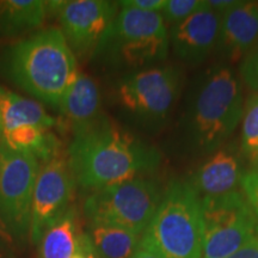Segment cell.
Segmentation results:
<instances>
[{
	"label": "cell",
	"mask_w": 258,
	"mask_h": 258,
	"mask_svg": "<svg viewBox=\"0 0 258 258\" xmlns=\"http://www.w3.org/2000/svg\"><path fill=\"white\" fill-rule=\"evenodd\" d=\"M67 163L74 183L96 191L152 172L160 153L128 132L99 120L73 135Z\"/></svg>",
	"instance_id": "cell-1"
},
{
	"label": "cell",
	"mask_w": 258,
	"mask_h": 258,
	"mask_svg": "<svg viewBox=\"0 0 258 258\" xmlns=\"http://www.w3.org/2000/svg\"><path fill=\"white\" fill-rule=\"evenodd\" d=\"M8 72L29 95L59 108L78 74L76 55L59 28L44 29L19 41L9 51Z\"/></svg>",
	"instance_id": "cell-2"
},
{
	"label": "cell",
	"mask_w": 258,
	"mask_h": 258,
	"mask_svg": "<svg viewBox=\"0 0 258 258\" xmlns=\"http://www.w3.org/2000/svg\"><path fill=\"white\" fill-rule=\"evenodd\" d=\"M243 90L233 71L217 64L199 80L186 116L192 146L202 153L218 150L243 117Z\"/></svg>",
	"instance_id": "cell-3"
},
{
	"label": "cell",
	"mask_w": 258,
	"mask_h": 258,
	"mask_svg": "<svg viewBox=\"0 0 258 258\" xmlns=\"http://www.w3.org/2000/svg\"><path fill=\"white\" fill-rule=\"evenodd\" d=\"M203 243L201 198L190 183H170L139 246L163 258H202Z\"/></svg>",
	"instance_id": "cell-4"
},
{
	"label": "cell",
	"mask_w": 258,
	"mask_h": 258,
	"mask_svg": "<svg viewBox=\"0 0 258 258\" xmlns=\"http://www.w3.org/2000/svg\"><path fill=\"white\" fill-rule=\"evenodd\" d=\"M170 37L160 12L121 8L93 56L124 69H140L166 59Z\"/></svg>",
	"instance_id": "cell-5"
},
{
	"label": "cell",
	"mask_w": 258,
	"mask_h": 258,
	"mask_svg": "<svg viewBox=\"0 0 258 258\" xmlns=\"http://www.w3.org/2000/svg\"><path fill=\"white\" fill-rule=\"evenodd\" d=\"M161 198L163 194L154 180L137 177L92 191L83 209L90 224L115 226L141 235Z\"/></svg>",
	"instance_id": "cell-6"
},
{
	"label": "cell",
	"mask_w": 258,
	"mask_h": 258,
	"mask_svg": "<svg viewBox=\"0 0 258 258\" xmlns=\"http://www.w3.org/2000/svg\"><path fill=\"white\" fill-rule=\"evenodd\" d=\"M205 243L202 258H227L258 238V218L239 191L201 199Z\"/></svg>",
	"instance_id": "cell-7"
},
{
	"label": "cell",
	"mask_w": 258,
	"mask_h": 258,
	"mask_svg": "<svg viewBox=\"0 0 258 258\" xmlns=\"http://www.w3.org/2000/svg\"><path fill=\"white\" fill-rule=\"evenodd\" d=\"M180 90V71L172 66L127 74L116 88L121 108L144 125L161 124L175 104Z\"/></svg>",
	"instance_id": "cell-8"
},
{
	"label": "cell",
	"mask_w": 258,
	"mask_h": 258,
	"mask_svg": "<svg viewBox=\"0 0 258 258\" xmlns=\"http://www.w3.org/2000/svg\"><path fill=\"white\" fill-rule=\"evenodd\" d=\"M40 170L34 157L0 140V214L12 238L24 239L30 230L32 196Z\"/></svg>",
	"instance_id": "cell-9"
},
{
	"label": "cell",
	"mask_w": 258,
	"mask_h": 258,
	"mask_svg": "<svg viewBox=\"0 0 258 258\" xmlns=\"http://www.w3.org/2000/svg\"><path fill=\"white\" fill-rule=\"evenodd\" d=\"M48 11L59 16L60 30L74 55H93L103 35L118 12V3L106 0L47 2Z\"/></svg>",
	"instance_id": "cell-10"
},
{
	"label": "cell",
	"mask_w": 258,
	"mask_h": 258,
	"mask_svg": "<svg viewBox=\"0 0 258 258\" xmlns=\"http://www.w3.org/2000/svg\"><path fill=\"white\" fill-rule=\"evenodd\" d=\"M73 176L67 159L57 156L40 164L32 196L29 238L38 245L44 232L71 207L74 191Z\"/></svg>",
	"instance_id": "cell-11"
},
{
	"label": "cell",
	"mask_w": 258,
	"mask_h": 258,
	"mask_svg": "<svg viewBox=\"0 0 258 258\" xmlns=\"http://www.w3.org/2000/svg\"><path fill=\"white\" fill-rule=\"evenodd\" d=\"M221 15L206 2L189 18L173 25L169 37L176 56L191 66L203 62L217 47Z\"/></svg>",
	"instance_id": "cell-12"
},
{
	"label": "cell",
	"mask_w": 258,
	"mask_h": 258,
	"mask_svg": "<svg viewBox=\"0 0 258 258\" xmlns=\"http://www.w3.org/2000/svg\"><path fill=\"white\" fill-rule=\"evenodd\" d=\"M257 40L258 2H237L222 12L217 50L224 59H241Z\"/></svg>",
	"instance_id": "cell-13"
},
{
	"label": "cell",
	"mask_w": 258,
	"mask_h": 258,
	"mask_svg": "<svg viewBox=\"0 0 258 258\" xmlns=\"http://www.w3.org/2000/svg\"><path fill=\"white\" fill-rule=\"evenodd\" d=\"M60 112L73 135L98 122L101 93L92 78L78 73L64 92L59 105Z\"/></svg>",
	"instance_id": "cell-14"
},
{
	"label": "cell",
	"mask_w": 258,
	"mask_h": 258,
	"mask_svg": "<svg viewBox=\"0 0 258 258\" xmlns=\"http://www.w3.org/2000/svg\"><path fill=\"white\" fill-rule=\"evenodd\" d=\"M241 178L237 156L227 150H219L195 173L192 186L203 198H217L235 191Z\"/></svg>",
	"instance_id": "cell-15"
},
{
	"label": "cell",
	"mask_w": 258,
	"mask_h": 258,
	"mask_svg": "<svg viewBox=\"0 0 258 258\" xmlns=\"http://www.w3.org/2000/svg\"><path fill=\"white\" fill-rule=\"evenodd\" d=\"M48 14L42 0H0V37H17L36 30Z\"/></svg>",
	"instance_id": "cell-16"
},
{
	"label": "cell",
	"mask_w": 258,
	"mask_h": 258,
	"mask_svg": "<svg viewBox=\"0 0 258 258\" xmlns=\"http://www.w3.org/2000/svg\"><path fill=\"white\" fill-rule=\"evenodd\" d=\"M0 116L3 132L23 125L49 129L55 118L46 112L38 102L31 101L0 86Z\"/></svg>",
	"instance_id": "cell-17"
},
{
	"label": "cell",
	"mask_w": 258,
	"mask_h": 258,
	"mask_svg": "<svg viewBox=\"0 0 258 258\" xmlns=\"http://www.w3.org/2000/svg\"><path fill=\"white\" fill-rule=\"evenodd\" d=\"M0 140L17 152L34 157L40 164L60 156V141L49 129L23 125L2 132Z\"/></svg>",
	"instance_id": "cell-18"
},
{
	"label": "cell",
	"mask_w": 258,
	"mask_h": 258,
	"mask_svg": "<svg viewBox=\"0 0 258 258\" xmlns=\"http://www.w3.org/2000/svg\"><path fill=\"white\" fill-rule=\"evenodd\" d=\"M78 213L71 207L44 232L38 243V258H72L77 252L80 235Z\"/></svg>",
	"instance_id": "cell-19"
},
{
	"label": "cell",
	"mask_w": 258,
	"mask_h": 258,
	"mask_svg": "<svg viewBox=\"0 0 258 258\" xmlns=\"http://www.w3.org/2000/svg\"><path fill=\"white\" fill-rule=\"evenodd\" d=\"M86 234L98 258H131L140 244V235L115 226L90 224Z\"/></svg>",
	"instance_id": "cell-20"
},
{
	"label": "cell",
	"mask_w": 258,
	"mask_h": 258,
	"mask_svg": "<svg viewBox=\"0 0 258 258\" xmlns=\"http://www.w3.org/2000/svg\"><path fill=\"white\" fill-rule=\"evenodd\" d=\"M241 147L247 156L258 157V95L247 102L241 128Z\"/></svg>",
	"instance_id": "cell-21"
},
{
	"label": "cell",
	"mask_w": 258,
	"mask_h": 258,
	"mask_svg": "<svg viewBox=\"0 0 258 258\" xmlns=\"http://www.w3.org/2000/svg\"><path fill=\"white\" fill-rule=\"evenodd\" d=\"M206 2L200 0H166L161 16L167 23L177 25L199 11Z\"/></svg>",
	"instance_id": "cell-22"
},
{
	"label": "cell",
	"mask_w": 258,
	"mask_h": 258,
	"mask_svg": "<svg viewBox=\"0 0 258 258\" xmlns=\"http://www.w3.org/2000/svg\"><path fill=\"white\" fill-rule=\"evenodd\" d=\"M239 72L245 84L253 91H258V40L244 56Z\"/></svg>",
	"instance_id": "cell-23"
},
{
	"label": "cell",
	"mask_w": 258,
	"mask_h": 258,
	"mask_svg": "<svg viewBox=\"0 0 258 258\" xmlns=\"http://www.w3.org/2000/svg\"><path fill=\"white\" fill-rule=\"evenodd\" d=\"M240 183L245 192V198L249 201L251 208L258 218V170H253L241 176Z\"/></svg>",
	"instance_id": "cell-24"
},
{
	"label": "cell",
	"mask_w": 258,
	"mask_h": 258,
	"mask_svg": "<svg viewBox=\"0 0 258 258\" xmlns=\"http://www.w3.org/2000/svg\"><path fill=\"white\" fill-rule=\"evenodd\" d=\"M166 0H124L118 3L120 8H131L141 10V11L161 12Z\"/></svg>",
	"instance_id": "cell-25"
},
{
	"label": "cell",
	"mask_w": 258,
	"mask_h": 258,
	"mask_svg": "<svg viewBox=\"0 0 258 258\" xmlns=\"http://www.w3.org/2000/svg\"><path fill=\"white\" fill-rule=\"evenodd\" d=\"M72 258H98L93 251L91 241H90L89 235L86 233H82L80 235L78 249Z\"/></svg>",
	"instance_id": "cell-26"
},
{
	"label": "cell",
	"mask_w": 258,
	"mask_h": 258,
	"mask_svg": "<svg viewBox=\"0 0 258 258\" xmlns=\"http://www.w3.org/2000/svg\"><path fill=\"white\" fill-rule=\"evenodd\" d=\"M227 258H258V238L250 241L249 244H246Z\"/></svg>",
	"instance_id": "cell-27"
},
{
	"label": "cell",
	"mask_w": 258,
	"mask_h": 258,
	"mask_svg": "<svg viewBox=\"0 0 258 258\" xmlns=\"http://www.w3.org/2000/svg\"><path fill=\"white\" fill-rule=\"evenodd\" d=\"M207 3L213 10H215V11L219 12V14H220L221 11L222 14V12H225L226 10L232 8V6H233L237 2H233V0H209Z\"/></svg>",
	"instance_id": "cell-28"
},
{
	"label": "cell",
	"mask_w": 258,
	"mask_h": 258,
	"mask_svg": "<svg viewBox=\"0 0 258 258\" xmlns=\"http://www.w3.org/2000/svg\"><path fill=\"white\" fill-rule=\"evenodd\" d=\"M0 241H4V243H12L14 241V238H12L4 220H3L2 214H0Z\"/></svg>",
	"instance_id": "cell-29"
},
{
	"label": "cell",
	"mask_w": 258,
	"mask_h": 258,
	"mask_svg": "<svg viewBox=\"0 0 258 258\" xmlns=\"http://www.w3.org/2000/svg\"><path fill=\"white\" fill-rule=\"evenodd\" d=\"M131 258H163V257L158 256L157 253L152 252V251H148L146 249H144V247L139 246L137 251L132 254Z\"/></svg>",
	"instance_id": "cell-30"
},
{
	"label": "cell",
	"mask_w": 258,
	"mask_h": 258,
	"mask_svg": "<svg viewBox=\"0 0 258 258\" xmlns=\"http://www.w3.org/2000/svg\"><path fill=\"white\" fill-rule=\"evenodd\" d=\"M3 132V123H2V116H0V134Z\"/></svg>",
	"instance_id": "cell-31"
},
{
	"label": "cell",
	"mask_w": 258,
	"mask_h": 258,
	"mask_svg": "<svg viewBox=\"0 0 258 258\" xmlns=\"http://www.w3.org/2000/svg\"><path fill=\"white\" fill-rule=\"evenodd\" d=\"M254 160H256V163H257V166H258V157H256V158H254ZM256 170H258V167H257V169Z\"/></svg>",
	"instance_id": "cell-32"
}]
</instances>
